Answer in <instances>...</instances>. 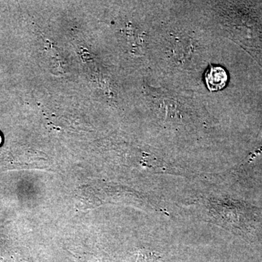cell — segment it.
Returning <instances> with one entry per match:
<instances>
[{
	"mask_svg": "<svg viewBox=\"0 0 262 262\" xmlns=\"http://www.w3.org/2000/svg\"><path fill=\"white\" fill-rule=\"evenodd\" d=\"M205 80L211 91L223 89L228 82V75L225 69L218 66H211L205 74Z\"/></svg>",
	"mask_w": 262,
	"mask_h": 262,
	"instance_id": "1",
	"label": "cell"
},
{
	"mask_svg": "<svg viewBox=\"0 0 262 262\" xmlns=\"http://www.w3.org/2000/svg\"><path fill=\"white\" fill-rule=\"evenodd\" d=\"M1 141H2L1 136H0V143H1Z\"/></svg>",
	"mask_w": 262,
	"mask_h": 262,
	"instance_id": "2",
	"label": "cell"
}]
</instances>
